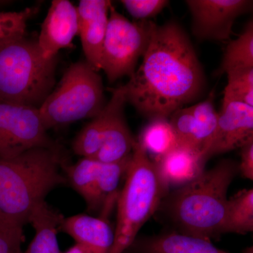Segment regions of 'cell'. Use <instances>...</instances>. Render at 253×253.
<instances>
[{
	"label": "cell",
	"instance_id": "1",
	"mask_svg": "<svg viewBox=\"0 0 253 253\" xmlns=\"http://www.w3.org/2000/svg\"><path fill=\"white\" fill-rule=\"evenodd\" d=\"M142 59L124 86L126 101L145 117L169 118L204 94V69L179 23L155 25Z\"/></svg>",
	"mask_w": 253,
	"mask_h": 253
},
{
	"label": "cell",
	"instance_id": "2",
	"mask_svg": "<svg viewBox=\"0 0 253 253\" xmlns=\"http://www.w3.org/2000/svg\"><path fill=\"white\" fill-rule=\"evenodd\" d=\"M67 163L63 152L46 148L0 158V232L23 235L33 210L51 190L68 182L62 172Z\"/></svg>",
	"mask_w": 253,
	"mask_h": 253
},
{
	"label": "cell",
	"instance_id": "3",
	"mask_svg": "<svg viewBox=\"0 0 253 253\" xmlns=\"http://www.w3.org/2000/svg\"><path fill=\"white\" fill-rule=\"evenodd\" d=\"M239 163L225 159L166 195L163 206L179 232L209 240L225 234L227 193Z\"/></svg>",
	"mask_w": 253,
	"mask_h": 253
},
{
	"label": "cell",
	"instance_id": "4",
	"mask_svg": "<svg viewBox=\"0 0 253 253\" xmlns=\"http://www.w3.org/2000/svg\"><path fill=\"white\" fill-rule=\"evenodd\" d=\"M168 192L154 161L136 140L126 181L118 195L117 222L109 253H124L131 247Z\"/></svg>",
	"mask_w": 253,
	"mask_h": 253
},
{
	"label": "cell",
	"instance_id": "5",
	"mask_svg": "<svg viewBox=\"0 0 253 253\" xmlns=\"http://www.w3.org/2000/svg\"><path fill=\"white\" fill-rule=\"evenodd\" d=\"M57 56L44 59L25 36L1 43L0 100L39 109L54 87Z\"/></svg>",
	"mask_w": 253,
	"mask_h": 253
},
{
	"label": "cell",
	"instance_id": "6",
	"mask_svg": "<svg viewBox=\"0 0 253 253\" xmlns=\"http://www.w3.org/2000/svg\"><path fill=\"white\" fill-rule=\"evenodd\" d=\"M102 79L86 61L73 63L39 108L46 129L84 118H94L104 109Z\"/></svg>",
	"mask_w": 253,
	"mask_h": 253
},
{
	"label": "cell",
	"instance_id": "7",
	"mask_svg": "<svg viewBox=\"0 0 253 253\" xmlns=\"http://www.w3.org/2000/svg\"><path fill=\"white\" fill-rule=\"evenodd\" d=\"M155 25L150 20L131 22L111 6L101 57V70L109 83L132 76L149 45Z\"/></svg>",
	"mask_w": 253,
	"mask_h": 253
},
{
	"label": "cell",
	"instance_id": "8",
	"mask_svg": "<svg viewBox=\"0 0 253 253\" xmlns=\"http://www.w3.org/2000/svg\"><path fill=\"white\" fill-rule=\"evenodd\" d=\"M35 148L63 152L47 134L39 109L0 100V158L16 157Z\"/></svg>",
	"mask_w": 253,
	"mask_h": 253
},
{
	"label": "cell",
	"instance_id": "9",
	"mask_svg": "<svg viewBox=\"0 0 253 253\" xmlns=\"http://www.w3.org/2000/svg\"><path fill=\"white\" fill-rule=\"evenodd\" d=\"M192 33L199 41H226L236 18L252 11L250 0H187Z\"/></svg>",
	"mask_w": 253,
	"mask_h": 253
},
{
	"label": "cell",
	"instance_id": "10",
	"mask_svg": "<svg viewBox=\"0 0 253 253\" xmlns=\"http://www.w3.org/2000/svg\"><path fill=\"white\" fill-rule=\"evenodd\" d=\"M218 116L212 93L204 101L177 110L168 119L179 147L200 155L206 161L205 156L214 137Z\"/></svg>",
	"mask_w": 253,
	"mask_h": 253
},
{
	"label": "cell",
	"instance_id": "11",
	"mask_svg": "<svg viewBox=\"0 0 253 253\" xmlns=\"http://www.w3.org/2000/svg\"><path fill=\"white\" fill-rule=\"evenodd\" d=\"M253 139V107L249 105L223 99L218 116L217 128L205 160L241 149Z\"/></svg>",
	"mask_w": 253,
	"mask_h": 253
},
{
	"label": "cell",
	"instance_id": "12",
	"mask_svg": "<svg viewBox=\"0 0 253 253\" xmlns=\"http://www.w3.org/2000/svg\"><path fill=\"white\" fill-rule=\"evenodd\" d=\"M78 34L76 6L68 0H54L41 26L38 44L45 59L58 56L60 50L68 48Z\"/></svg>",
	"mask_w": 253,
	"mask_h": 253
},
{
	"label": "cell",
	"instance_id": "13",
	"mask_svg": "<svg viewBox=\"0 0 253 253\" xmlns=\"http://www.w3.org/2000/svg\"><path fill=\"white\" fill-rule=\"evenodd\" d=\"M111 6L109 0H81L77 6L78 35L86 62L97 72L101 70L103 45Z\"/></svg>",
	"mask_w": 253,
	"mask_h": 253
},
{
	"label": "cell",
	"instance_id": "14",
	"mask_svg": "<svg viewBox=\"0 0 253 253\" xmlns=\"http://www.w3.org/2000/svg\"><path fill=\"white\" fill-rule=\"evenodd\" d=\"M127 103L125 86L113 89L112 96L98 116L93 118L78 134L73 143L75 154L92 158L101 148L113 118Z\"/></svg>",
	"mask_w": 253,
	"mask_h": 253
},
{
	"label": "cell",
	"instance_id": "15",
	"mask_svg": "<svg viewBox=\"0 0 253 253\" xmlns=\"http://www.w3.org/2000/svg\"><path fill=\"white\" fill-rule=\"evenodd\" d=\"M60 229L91 253H109L114 240V231L107 219L102 217L76 214L64 218Z\"/></svg>",
	"mask_w": 253,
	"mask_h": 253
},
{
	"label": "cell",
	"instance_id": "16",
	"mask_svg": "<svg viewBox=\"0 0 253 253\" xmlns=\"http://www.w3.org/2000/svg\"><path fill=\"white\" fill-rule=\"evenodd\" d=\"M153 161L168 190L189 184L204 172L206 165L202 156L179 146Z\"/></svg>",
	"mask_w": 253,
	"mask_h": 253
},
{
	"label": "cell",
	"instance_id": "17",
	"mask_svg": "<svg viewBox=\"0 0 253 253\" xmlns=\"http://www.w3.org/2000/svg\"><path fill=\"white\" fill-rule=\"evenodd\" d=\"M129 249L134 253H230L218 249L209 240L180 232L136 240Z\"/></svg>",
	"mask_w": 253,
	"mask_h": 253
},
{
	"label": "cell",
	"instance_id": "18",
	"mask_svg": "<svg viewBox=\"0 0 253 253\" xmlns=\"http://www.w3.org/2000/svg\"><path fill=\"white\" fill-rule=\"evenodd\" d=\"M64 218L46 201L37 206L28 222L34 229L35 236L24 253H62L57 233Z\"/></svg>",
	"mask_w": 253,
	"mask_h": 253
},
{
	"label": "cell",
	"instance_id": "19",
	"mask_svg": "<svg viewBox=\"0 0 253 253\" xmlns=\"http://www.w3.org/2000/svg\"><path fill=\"white\" fill-rule=\"evenodd\" d=\"M125 108L120 110L113 118L106 133L104 142L93 159L104 163H118L132 154L136 139L126 123Z\"/></svg>",
	"mask_w": 253,
	"mask_h": 253
},
{
	"label": "cell",
	"instance_id": "20",
	"mask_svg": "<svg viewBox=\"0 0 253 253\" xmlns=\"http://www.w3.org/2000/svg\"><path fill=\"white\" fill-rule=\"evenodd\" d=\"M100 162L90 158H82L76 164L65 165L63 171L67 181L85 201L88 210L101 211L96 192V181Z\"/></svg>",
	"mask_w": 253,
	"mask_h": 253
},
{
	"label": "cell",
	"instance_id": "21",
	"mask_svg": "<svg viewBox=\"0 0 253 253\" xmlns=\"http://www.w3.org/2000/svg\"><path fill=\"white\" fill-rule=\"evenodd\" d=\"M136 140L153 160L179 147L174 129L166 118H151Z\"/></svg>",
	"mask_w": 253,
	"mask_h": 253
},
{
	"label": "cell",
	"instance_id": "22",
	"mask_svg": "<svg viewBox=\"0 0 253 253\" xmlns=\"http://www.w3.org/2000/svg\"><path fill=\"white\" fill-rule=\"evenodd\" d=\"M253 68V21H249L239 38L226 46L217 76L235 70Z\"/></svg>",
	"mask_w": 253,
	"mask_h": 253
},
{
	"label": "cell",
	"instance_id": "23",
	"mask_svg": "<svg viewBox=\"0 0 253 253\" xmlns=\"http://www.w3.org/2000/svg\"><path fill=\"white\" fill-rule=\"evenodd\" d=\"M253 231V190L243 189L228 199L225 234Z\"/></svg>",
	"mask_w": 253,
	"mask_h": 253
},
{
	"label": "cell",
	"instance_id": "24",
	"mask_svg": "<svg viewBox=\"0 0 253 253\" xmlns=\"http://www.w3.org/2000/svg\"><path fill=\"white\" fill-rule=\"evenodd\" d=\"M224 99L239 101L253 107V68L229 71Z\"/></svg>",
	"mask_w": 253,
	"mask_h": 253
},
{
	"label": "cell",
	"instance_id": "25",
	"mask_svg": "<svg viewBox=\"0 0 253 253\" xmlns=\"http://www.w3.org/2000/svg\"><path fill=\"white\" fill-rule=\"evenodd\" d=\"M35 11L27 8L19 12H0V44L24 37L28 21Z\"/></svg>",
	"mask_w": 253,
	"mask_h": 253
},
{
	"label": "cell",
	"instance_id": "26",
	"mask_svg": "<svg viewBox=\"0 0 253 253\" xmlns=\"http://www.w3.org/2000/svg\"><path fill=\"white\" fill-rule=\"evenodd\" d=\"M123 6L131 16L139 20H149L161 12L169 4L166 0H122Z\"/></svg>",
	"mask_w": 253,
	"mask_h": 253
},
{
	"label": "cell",
	"instance_id": "27",
	"mask_svg": "<svg viewBox=\"0 0 253 253\" xmlns=\"http://www.w3.org/2000/svg\"><path fill=\"white\" fill-rule=\"evenodd\" d=\"M239 172L250 180L253 179V139L248 141L241 148V162Z\"/></svg>",
	"mask_w": 253,
	"mask_h": 253
},
{
	"label": "cell",
	"instance_id": "28",
	"mask_svg": "<svg viewBox=\"0 0 253 253\" xmlns=\"http://www.w3.org/2000/svg\"><path fill=\"white\" fill-rule=\"evenodd\" d=\"M23 240V235L0 232V253H24L21 249Z\"/></svg>",
	"mask_w": 253,
	"mask_h": 253
},
{
	"label": "cell",
	"instance_id": "29",
	"mask_svg": "<svg viewBox=\"0 0 253 253\" xmlns=\"http://www.w3.org/2000/svg\"><path fill=\"white\" fill-rule=\"evenodd\" d=\"M63 253H91V252L87 248L81 244H76Z\"/></svg>",
	"mask_w": 253,
	"mask_h": 253
},
{
	"label": "cell",
	"instance_id": "30",
	"mask_svg": "<svg viewBox=\"0 0 253 253\" xmlns=\"http://www.w3.org/2000/svg\"><path fill=\"white\" fill-rule=\"evenodd\" d=\"M1 231V221H0V231Z\"/></svg>",
	"mask_w": 253,
	"mask_h": 253
}]
</instances>
